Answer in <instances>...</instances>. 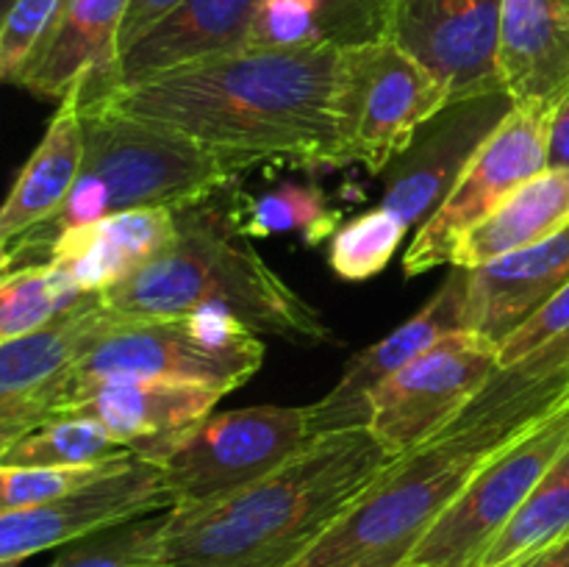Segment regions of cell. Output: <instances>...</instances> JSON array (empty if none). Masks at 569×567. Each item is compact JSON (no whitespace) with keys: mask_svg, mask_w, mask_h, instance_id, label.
I'll use <instances>...</instances> for the list:
<instances>
[{"mask_svg":"<svg viewBox=\"0 0 569 567\" xmlns=\"http://www.w3.org/2000/svg\"><path fill=\"white\" fill-rule=\"evenodd\" d=\"M339 44L242 50L178 67L83 103L198 139L242 176L259 165H345L337 109Z\"/></svg>","mask_w":569,"mask_h":567,"instance_id":"cell-1","label":"cell"},{"mask_svg":"<svg viewBox=\"0 0 569 567\" xmlns=\"http://www.w3.org/2000/svg\"><path fill=\"white\" fill-rule=\"evenodd\" d=\"M398 456L370 428L315 437L239 493L167 511L164 567H287Z\"/></svg>","mask_w":569,"mask_h":567,"instance_id":"cell-2","label":"cell"},{"mask_svg":"<svg viewBox=\"0 0 569 567\" xmlns=\"http://www.w3.org/2000/svg\"><path fill=\"white\" fill-rule=\"evenodd\" d=\"M214 198L176 209L178 233L170 248L100 295L103 306L126 317L226 311L267 337L333 342L320 311L267 265L239 231L231 206Z\"/></svg>","mask_w":569,"mask_h":567,"instance_id":"cell-3","label":"cell"},{"mask_svg":"<svg viewBox=\"0 0 569 567\" xmlns=\"http://www.w3.org/2000/svg\"><path fill=\"white\" fill-rule=\"evenodd\" d=\"M528 420L465 415L445 434L389 461L376 481L287 567H406L437 517L489 454Z\"/></svg>","mask_w":569,"mask_h":567,"instance_id":"cell-4","label":"cell"},{"mask_svg":"<svg viewBox=\"0 0 569 567\" xmlns=\"http://www.w3.org/2000/svg\"><path fill=\"white\" fill-rule=\"evenodd\" d=\"M261 361L264 345L259 334L226 311L203 309L181 317L122 315L72 367L59 404L76 389L111 378L200 384L226 395L250 381Z\"/></svg>","mask_w":569,"mask_h":567,"instance_id":"cell-5","label":"cell"},{"mask_svg":"<svg viewBox=\"0 0 569 567\" xmlns=\"http://www.w3.org/2000/svg\"><path fill=\"white\" fill-rule=\"evenodd\" d=\"M83 170L109 195L111 215L128 209H183L222 189L239 172L198 139L159 122L83 103Z\"/></svg>","mask_w":569,"mask_h":567,"instance_id":"cell-6","label":"cell"},{"mask_svg":"<svg viewBox=\"0 0 569 567\" xmlns=\"http://www.w3.org/2000/svg\"><path fill=\"white\" fill-rule=\"evenodd\" d=\"M450 103V89L392 39L339 48L337 109L348 167L383 172Z\"/></svg>","mask_w":569,"mask_h":567,"instance_id":"cell-7","label":"cell"},{"mask_svg":"<svg viewBox=\"0 0 569 567\" xmlns=\"http://www.w3.org/2000/svg\"><path fill=\"white\" fill-rule=\"evenodd\" d=\"M569 448V398L522 422L483 459L411 554V567H472Z\"/></svg>","mask_w":569,"mask_h":567,"instance_id":"cell-8","label":"cell"},{"mask_svg":"<svg viewBox=\"0 0 569 567\" xmlns=\"http://www.w3.org/2000/svg\"><path fill=\"white\" fill-rule=\"evenodd\" d=\"M306 406L211 411L161 461L172 509L220 500L250 487L311 442Z\"/></svg>","mask_w":569,"mask_h":567,"instance_id":"cell-9","label":"cell"},{"mask_svg":"<svg viewBox=\"0 0 569 567\" xmlns=\"http://www.w3.org/2000/svg\"><path fill=\"white\" fill-rule=\"evenodd\" d=\"M498 370V339L467 328L445 334L376 389L367 428L395 456L420 448L448 431Z\"/></svg>","mask_w":569,"mask_h":567,"instance_id":"cell-10","label":"cell"},{"mask_svg":"<svg viewBox=\"0 0 569 567\" xmlns=\"http://www.w3.org/2000/svg\"><path fill=\"white\" fill-rule=\"evenodd\" d=\"M550 106H520L503 117L437 211L417 228L403 253L409 278L453 265L461 237L492 215L511 192L548 170Z\"/></svg>","mask_w":569,"mask_h":567,"instance_id":"cell-11","label":"cell"},{"mask_svg":"<svg viewBox=\"0 0 569 567\" xmlns=\"http://www.w3.org/2000/svg\"><path fill=\"white\" fill-rule=\"evenodd\" d=\"M167 509H172V498L161 465L137 456L120 470L53 504L0 511V567H17L42 550L64 548L106 528Z\"/></svg>","mask_w":569,"mask_h":567,"instance_id":"cell-12","label":"cell"},{"mask_svg":"<svg viewBox=\"0 0 569 567\" xmlns=\"http://www.w3.org/2000/svg\"><path fill=\"white\" fill-rule=\"evenodd\" d=\"M120 317L100 295H89L50 326L0 342V448L50 420L72 367Z\"/></svg>","mask_w":569,"mask_h":567,"instance_id":"cell-13","label":"cell"},{"mask_svg":"<svg viewBox=\"0 0 569 567\" xmlns=\"http://www.w3.org/2000/svg\"><path fill=\"white\" fill-rule=\"evenodd\" d=\"M503 0H392L387 39L450 89L453 100L498 92Z\"/></svg>","mask_w":569,"mask_h":567,"instance_id":"cell-14","label":"cell"},{"mask_svg":"<svg viewBox=\"0 0 569 567\" xmlns=\"http://www.w3.org/2000/svg\"><path fill=\"white\" fill-rule=\"evenodd\" d=\"M511 109L515 100L498 89L478 98L453 100L448 109L439 111L383 170V209L398 215L409 228H420L442 206L472 156Z\"/></svg>","mask_w":569,"mask_h":567,"instance_id":"cell-15","label":"cell"},{"mask_svg":"<svg viewBox=\"0 0 569 567\" xmlns=\"http://www.w3.org/2000/svg\"><path fill=\"white\" fill-rule=\"evenodd\" d=\"M220 398V389L200 384L111 378L67 395L53 409V417L98 420L139 459L161 465L178 442L214 411Z\"/></svg>","mask_w":569,"mask_h":567,"instance_id":"cell-16","label":"cell"},{"mask_svg":"<svg viewBox=\"0 0 569 567\" xmlns=\"http://www.w3.org/2000/svg\"><path fill=\"white\" fill-rule=\"evenodd\" d=\"M461 300H465V272L450 267V276L420 311L400 322L392 334L356 354L345 365L342 378L328 395L306 406L311 437L370 426L372 395L387 378L403 370L411 359L431 348L445 334L461 328Z\"/></svg>","mask_w":569,"mask_h":567,"instance_id":"cell-17","label":"cell"},{"mask_svg":"<svg viewBox=\"0 0 569 567\" xmlns=\"http://www.w3.org/2000/svg\"><path fill=\"white\" fill-rule=\"evenodd\" d=\"M128 9L131 0H64L14 87L48 100H64L72 89H81L83 100L109 92Z\"/></svg>","mask_w":569,"mask_h":567,"instance_id":"cell-18","label":"cell"},{"mask_svg":"<svg viewBox=\"0 0 569 567\" xmlns=\"http://www.w3.org/2000/svg\"><path fill=\"white\" fill-rule=\"evenodd\" d=\"M461 272V328L503 342L569 284V226L531 248Z\"/></svg>","mask_w":569,"mask_h":567,"instance_id":"cell-19","label":"cell"},{"mask_svg":"<svg viewBox=\"0 0 569 567\" xmlns=\"http://www.w3.org/2000/svg\"><path fill=\"white\" fill-rule=\"evenodd\" d=\"M259 0H183L117 59L114 87L248 50ZM109 89V92H111Z\"/></svg>","mask_w":569,"mask_h":567,"instance_id":"cell-20","label":"cell"},{"mask_svg":"<svg viewBox=\"0 0 569 567\" xmlns=\"http://www.w3.org/2000/svg\"><path fill=\"white\" fill-rule=\"evenodd\" d=\"M500 89L520 106H556L569 94V0H503Z\"/></svg>","mask_w":569,"mask_h":567,"instance_id":"cell-21","label":"cell"},{"mask_svg":"<svg viewBox=\"0 0 569 567\" xmlns=\"http://www.w3.org/2000/svg\"><path fill=\"white\" fill-rule=\"evenodd\" d=\"M178 233L176 209H128L61 233L48 261L87 295H103L164 253Z\"/></svg>","mask_w":569,"mask_h":567,"instance_id":"cell-22","label":"cell"},{"mask_svg":"<svg viewBox=\"0 0 569 567\" xmlns=\"http://www.w3.org/2000/svg\"><path fill=\"white\" fill-rule=\"evenodd\" d=\"M87 156L83 94L72 89L50 117L42 139L22 165L3 209H0V245L11 242L28 228L53 217L81 178Z\"/></svg>","mask_w":569,"mask_h":567,"instance_id":"cell-23","label":"cell"},{"mask_svg":"<svg viewBox=\"0 0 569 567\" xmlns=\"http://www.w3.org/2000/svg\"><path fill=\"white\" fill-rule=\"evenodd\" d=\"M569 226V170H545L461 237L450 267L489 265Z\"/></svg>","mask_w":569,"mask_h":567,"instance_id":"cell-24","label":"cell"},{"mask_svg":"<svg viewBox=\"0 0 569 567\" xmlns=\"http://www.w3.org/2000/svg\"><path fill=\"white\" fill-rule=\"evenodd\" d=\"M239 231L248 239H270L300 233L306 245L331 239L339 228V211L315 183L281 181L264 192H233L228 198Z\"/></svg>","mask_w":569,"mask_h":567,"instance_id":"cell-25","label":"cell"},{"mask_svg":"<svg viewBox=\"0 0 569 567\" xmlns=\"http://www.w3.org/2000/svg\"><path fill=\"white\" fill-rule=\"evenodd\" d=\"M569 534V448L531 489L472 567H511Z\"/></svg>","mask_w":569,"mask_h":567,"instance_id":"cell-26","label":"cell"},{"mask_svg":"<svg viewBox=\"0 0 569 567\" xmlns=\"http://www.w3.org/2000/svg\"><path fill=\"white\" fill-rule=\"evenodd\" d=\"M89 295L53 261L17 267L0 278V342L50 326Z\"/></svg>","mask_w":569,"mask_h":567,"instance_id":"cell-27","label":"cell"},{"mask_svg":"<svg viewBox=\"0 0 569 567\" xmlns=\"http://www.w3.org/2000/svg\"><path fill=\"white\" fill-rule=\"evenodd\" d=\"M128 450L114 434L89 417H53L26 437L0 448V465L44 467V465H89L117 459Z\"/></svg>","mask_w":569,"mask_h":567,"instance_id":"cell-28","label":"cell"},{"mask_svg":"<svg viewBox=\"0 0 569 567\" xmlns=\"http://www.w3.org/2000/svg\"><path fill=\"white\" fill-rule=\"evenodd\" d=\"M167 511L64 545L48 567H164Z\"/></svg>","mask_w":569,"mask_h":567,"instance_id":"cell-29","label":"cell"},{"mask_svg":"<svg viewBox=\"0 0 569 567\" xmlns=\"http://www.w3.org/2000/svg\"><path fill=\"white\" fill-rule=\"evenodd\" d=\"M409 231L411 228L383 206L365 211L339 226L331 237V250H328L331 270L345 281L376 278L378 272L387 270Z\"/></svg>","mask_w":569,"mask_h":567,"instance_id":"cell-30","label":"cell"},{"mask_svg":"<svg viewBox=\"0 0 569 567\" xmlns=\"http://www.w3.org/2000/svg\"><path fill=\"white\" fill-rule=\"evenodd\" d=\"M131 459H137V454L117 456V459L106 461H89V465H0V511H20L53 504V500L120 470Z\"/></svg>","mask_w":569,"mask_h":567,"instance_id":"cell-31","label":"cell"},{"mask_svg":"<svg viewBox=\"0 0 569 567\" xmlns=\"http://www.w3.org/2000/svg\"><path fill=\"white\" fill-rule=\"evenodd\" d=\"M64 0H9L0 26V76L14 83L48 37Z\"/></svg>","mask_w":569,"mask_h":567,"instance_id":"cell-32","label":"cell"},{"mask_svg":"<svg viewBox=\"0 0 569 567\" xmlns=\"http://www.w3.org/2000/svg\"><path fill=\"white\" fill-rule=\"evenodd\" d=\"M322 42L315 0H259L248 50H300Z\"/></svg>","mask_w":569,"mask_h":567,"instance_id":"cell-33","label":"cell"},{"mask_svg":"<svg viewBox=\"0 0 569 567\" xmlns=\"http://www.w3.org/2000/svg\"><path fill=\"white\" fill-rule=\"evenodd\" d=\"M322 39L331 44H361L387 37L392 0H315Z\"/></svg>","mask_w":569,"mask_h":567,"instance_id":"cell-34","label":"cell"},{"mask_svg":"<svg viewBox=\"0 0 569 567\" xmlns=\"http://www.w3.org/2000/svg\"><path fill=\"white\" fill-rule=\"evenodd\" d=\"M181 3L183 0H131V9H128V17L120 31V56Z\"/></svg>","mask_w":569,"mask_h":567,"instance_id":"cell-35","label":"cell"},{"mask_svg":"<svg viewBox=\"0 0 569 567\" xmlns=\"http://www.w3.org/2000/svg\"><path fill=\"white\" fill-rule=\"evenodd\" d=\"M548 170H569V94L556 106L550 120Z\"/></svg>","mask_w":569,"mask_h":567,"instance_id":"cell-36","label":"cell"},{"mask_svg":"<svg viewBox=\"0 0 569 567\" xmlns=\"http://www.w3.org/2000/svg\"><path fill=\"white\" fill-rule=\"evenodd\" d=\"M511 567H569V534L565 539H559V543L526 556V559H520Z\"/></svg>","mask_w":569,"mask_h":567,"instance_id":"cell-37","label":"cell"},{"mask_svg":"<svg viewBox=\"0 0 569 567\" xmlns=\"http://www.w3.org/2000/svg\"><path fill=\"white\" fill-rule=\"evenodd\" d=\"M561 398H569V367H567L565 372H561L559 378H556L553 387H550V392H548V409L556 404V400H561Z\"/></svg>","mask_w":569,"mask_h":567,"instance_id":"cell-38","label":"cell"},{"mask_svg":"<svg viewBox=\"0 0 569 567\" xmlns=\"http://www.w3.org/2000/svg\"><path fill=\"white\" fill-rule=\"evenodd\" d=\"M406 567H411V565H406Z\"/></svg>","mask_w":569,"mask_h":567,"instance_id":"cell-39","label":"cell"},{"mask_svg":"<svg viewBox=\"0 0 569 567\" xmlns=\"http://www.w3.org/2000/svg\"><path fill=\"white\" fill-rule=\"evenodd\" d=\"M6 3H9V0H6Z\"/></svg>","mask_w":569,"mask_h":567,"instance_id":"cell-40","label":"cell"}]
</instances>
